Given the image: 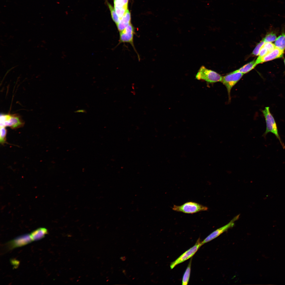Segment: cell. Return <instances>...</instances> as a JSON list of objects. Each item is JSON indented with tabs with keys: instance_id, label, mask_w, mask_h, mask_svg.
Returning a JSON list of instances; mask_svg holds the SVG:
<instances>
[{
	"instance_id": "11",
	"label": "cell",
	"mask_w": 285,
	"mask_h": 285,
	"mask_svg": "<svg viewBox=\"0 0 285 285\" xmlns=\"http://www.w3.org/2000/svg\"><path fill=\"white\" fill-rule=\"evenodd\" d=\"M113 0L114 8L120 20L128 10L129 0Z\"/></svg>"
},
{
	"instance_id": "9",
	"label": "cell",
	"mask_w": 285,
	"mask_h": 285,
	"mask_svg": "<svg viewBox=\"0 0 285 285\" xmlns=\"http://www.w3.org/2000/svg\"><path fill=\"white\" fill-rule=\"evenodd\" d=\"M33 240L30 234H26L17 237L7 243L9 249L21 247L31 243Z\"/></svg>"
},
{
	"instance_id": "20",
	"label": "cell",
	"mask_w": 285,
	"mask_h": 285,
	"mask_svg": "<svg viewBox=\"0 0 285 285\" xmlns=\"http://www.w3.org/2000/svg\"><path fill=\"white\" fill-rule=\"evenodd\" d=\"M264 43V42L262 39L261 41L258 43L257 45L254 49L253 50L252 53V54L254 56H255L258 55L260 49L262 45Z\"/></svg>"
},
{
	"instance_id": "22",
	"label": "cell",
	"mask_w": 285,
	"mask_h": 285,
	"mask_svg": "<svg viewBox=\"0 0 285 285\" xmlns=\"http://www.w3.org/2000/svg\"><path fill=\"white\" fill-rule=\"evenodd\" d=\"M76 113H84L86 112V111L84 110L81 109L78 110L75 112Z\"/></svg>"
},
{
	"instance_id": "18",
	"label": "cell",
	"mask_w": 285,
	"mask_h": 285,
	"mask_svg": "<svg viewBox=\"0 0 285 285\" xmlns=\"http://www.w3.org/2000/svg\"><path fill=\"white\" fill-rule=\"evenodd\" d=\"M106 2L110 10L112 19L116 25L119 21V19L116 13L114 8L107 1H106Z\"/></svg>"
},
{
	"instance_id": "23",
	"label": "cell",
	"mask_w": 285,
	"mask_h": 285,
	"mask_svg": "<svg viewBox=\"0 0 285 285\" xmlns=\"http://www.w3.org/2000/svg\"><path fill=\"white\" fill-rule=\"evenodd\" d=\"M126 258L125 256L122 257L120 258V259L123 261H125L126 260Z\"/></svg>"
},
{
	"instance_id": "15",
	"label": "cell",
	"mask_w": 285,
	"mask_h": 285,
	"mask_svg": "<svg viewBox=\"0 0 285 285\" xmlns=\"http://www.w3.org/2000/svg\"><path fill=\"white\" fill-rule=\"evenodd\" d=\"M257 65L256 60H253L234 71L235 72L241 73L244 74L252 70Z\"/></svg>"
},
{
	"instance_id": "14",
	"label": "cell",
	"mask_w": 285,
	"mask_h": 285,
	"mask_svg": "<svg viewBox=\"0 0 285 285\" xmlns=\"http://www.w3.org/2000/svg\"><path fill=\"white\" fill-rule=\"evenodd\" d=\"M47 233L48 231L46 228H40L33 231L30 234L33 241H34L42 238Z\"/></svg>"
},
{
	"instance_id": "12",
	"label": "cell",
	"mask_w": 285,
	"mask_h": 285,
	"mask_svg": "<svg viewBox=\"0 0 285 285\" xmlns=\"http://www.w3.org/2000/svg\"><path fill=\"white\" fill-rule=\"evenodd\" d=\"M131 23V13L128 10L119 20L116 25L119 32H120L128 26Z\"/></svg>"
},
{
	"instance_id": "6",
	"label": "cell",
	"mask_w": 285,
	"mask_h": 285,
	"mask_svg": "<svg viewBox=\"0 0 285 285\" xmlns=\"http://www.w3.org/2000/svg\"><path fill=\"white\" fill-rule=\"evenodd\" d=\"M244 74L234 71L222 77L221 82L226 87L227 90L229 100L231 99L230 92L233 87L241 78Z\"/></svg>"
},
{
	"instance_id": "8",
	"label": "cell",
	"mask_w": 285,
	"mask_h": 285,
	"mask_svg": "<svg viewBox=\"0 0 285 285\" xmlns=\"http://www.w3.org/2000/svg\"><path fill=\"white\" fill-rule=\"evenodd\" d=\"M239 216V215L236 216L227 224L217 229L211 233L202 241V245L216 238L229 229L232 227L234 225L235 222L238 219Z\"/></svg>"
},
{
	"instance_id": "16",
	"label": "cell",
	"mask_w": 285,
	"mask_h": 285,
	"mask_svg": "<svg viewBox=\"0 0 285 285\" xmlns=\"http://www.w3.org/2000/svg\"><path fill=\"white\" fill-rule=\"evenodd\" d=\"M276 47L284 51L285 50V33H282L277 38L275 41Z\"/></svg>"
},
{
	"instance_id": "19",
	"label": "cell",
	"mask_w": 285,
	"mask_h": 285,
	"mask_svg": "<svg viewBox=\"0 0 285 285\" xmlns=\"http://www.w3.org/2000/svg\"><path fill=\"white\" fill-rule=\"evenodd\" d=\"M277 39L276 34L273 32L268 33L262 39L265 42H272L275 41Z\"/></svg>"
},
{
	"instance_id": "7",
	"label": "cell",
	"mask_w": 285,
	"mask_h": 285,
	"mask_svg": "<svg viewBox=\"0 0 285 285\" xmlns=\"http://www.w3.org/2000/svg\"><path fill=\"white\" fill-rule=\"evenodd\" d=\"M200 239H198L195 244L193 247L183 253L175 260L172 262L170 267L172 269L176 265L192 257L199 248L202 245Z\"/></svg>"
},
{
	"instance_id": "13",
	"label": "cell",
	"mask_w": 285,
	"mask_h": 285,
	"mask_svg": "<svg viewBox=\"0 0 285 285\" xmlns=\"http://www.w3.org/2000/svg\"><path fill=\"white\" fill-rule=\"evenodd\" d=\"M276 48L272 42H265L261 47L258 58H262L272 51Z\"/></svg>"
},
{
	"instance_id": "24",
	"label": "cell",
	"mask_w": 285,
	"mask_h": 285,
	"mask_svg": "<svg viewBox=\"0 0 285 285\" xmlns=\"http://www.w3.org/2000/svg\"><path fill=\"white\" fill-rule=\"evenodd\" d=\"M284 65H285V59H284Z\"/></svg>"
},
{
	"instance_id": "3",
	"label": "cell",
	"mask_w": 285,
	"mask_h": 285,
	"mask_svg": "<svg viewBox=\"0 0 285 285\" xmlns=\"http://www.w3.org/2000/svg\"><path fill=\"white\" fill-rule=\"evenodd\" d=\"M172 210L175 211L187 214H193L208 210V208L198 203L188 202L180 206L174 205Z\"/></svg>"
},
{
	"instance_id": "17",
	"label": "cell",
	"mask_w": 285,
	"mask_h": 285,
	"mask_svg": "<svg viewBox=\"0 0 285 285\" xmlns=\"http://www.w3.org/2000/svg\"><path fill=\"white\" fill-rule=\"evenodd\" d=\"M192 259V258L191 259L183 275L182 280V285H187L188 283L191 273Z\"/></svg>"
},
{
	"instance_id": "2",
	"label": "cell",
	"mask_w": 285,
	"mask_h": 285,
	"mask_svg": "<svg viewBox=\"0 0 285 285\" xmlns=\"http://www.w3.org/2000/svg\"><path fill=\"white\" fill-rule=\"evenodd\" d=\"M196 78L200 80L205 81L210 83L221 82L222 76L216 72L201 66L199 69Z\"/></svg>"
},
{
	"instance_id": "1",
	"label": "cell",
	"mask_w": 285,
	"mask_h": 285,
	"mask_svg": "<svg viewBox=\"0 0 285 285\" xmlns=\"http://www.w3.org/2000/svg\"><path fill=\"white\" fill-rule=\"evenodd\" d=\"M262 112L264 116L266 124V130L262 135L265 138L267 134L271 132L274 134L279 141L283 149L285 148V146L282 142L278 134L277 125L275 119L270 112L269 107H265Z\"/></svg>"
},
{
	"instance_id": "5",
	"label": "cell",
	"mask_w": 285,
	"mask_h": 285,
	"mask_svg": "<svg viewBox=\"0 0 285 285\" xmlns=\"http://www.w3.org/2000/svg\"><path fill=\"white\" fill-rule=\"evenodd\" d=\"M23 124L21 118L17 115H1V127L8 126L14 129L20 127Z\"/></svg>"
},
{
	"instance_id": "4",
	"label": "cell",
	"mask_w": 285,
	"mask_h": 285,
	"mask_svg": "<svg viewBox=\"0 0 285 285\" xmlns=\"http://www.w3.org/2000/svg\"><path fill=\"white\" fill-rule=\"evenodd\" d=\"M119 32V39L118 44L121 43H127L131 44L140 59L139 55L137 53L134 43V37L135 34V28L131 23L130 24L124 29Z\"/></svg>"
},
{
	"instance_id": "21",
	"label": "cell",
	"mask_w": 285,
	"mask_h": 285,
	"mask_svg": "<svg viewBox=\"0 0 285 285\" xmlns=\"http://www.w3.org/2000/svg\"><path fill=\"white\" fill-rule=\"evenodd\" d=\"M6 134V130L5 127H1L0 141L1 143L3 144L5 142Z\"/></svg>"
},
{
	"instance_id": "10",
	"label": "cell",
	"mask_w": 285,
	"mask_h": 285,
	"mask_svg": "<svg viewBox=\"0 0 285 285\" xmlns=\"http://www.w3.org/2000/svg\"><path fill=\"white\" fill-rule=\"evenodd\" d=\"M284 51L276 47L272 52L265 56L256 60V63L258 64L269 61L276 59L281 58L283 56Z\"/></svg>"
}]
</instances>
